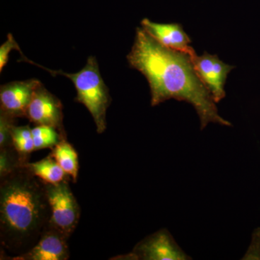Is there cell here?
<instances>
[{
    "mask_svg": "<svg viewBox=\"0 0 260 260\" xmlns=\"http://www.w3.org/2000/svg\"><path fill=\"white\" fill-rule=\"evenodd\" d=\"M126 59L129 66L148 80L152 107L175 99L194 108L201 130L210 123L232 126L219 114L216 103L197 73L189 54L164 47L141 27L137 28Z\"/></svg>",
    "mask_w": 260,
    "mask_h": 260,
    "instance_id": "6da1fadb",
    "label": "cell"
},
{
    "mask_svg": "<svg viewBox=\"0 0 260 260\" xmlns=\"http://www.w3.org/2000/svg\"><path fill=\"white\" fill-rule=\"evenodd\" d=\"M1 179L2 246L19 255L35 246L50 226L51 210L45 183L29 172L25 165Z\"/></svg>",
    "mask_w": 260,
    "mask_h": 260,
    "instance_id": "7a4b0ae2",
    "label": "cell"
},
{
    "mask_svg": "<svg viewBox=\"0 0 260 260\" xmlns=\"http://www.w3.org/2000/svg\"><path fill=\"white\" fill-rule=\"evenodd\" d=\"M21 60L37 65L47 70L53 76L64 75L74 83L77 90L76 102L83 104L93 116L98 133L102 134L107 129V112L111 103L109 88L103 80L95 56H90L83 69L76 73H66L61 70H51L28 60L22 55Z\"/></svg>",
    "mask_w": 260,
    "mask_h": 260,
    "instance_id": "3957f363",
    "label": "cell"
},
{
    "mask_svg": "<svg viewBox=\"0 0 260 260\" xmlns=\"http://www.w3.org/2000/svg\"><path fill=\"white\" fill-rule=\"evenodd\" d=\"M51 210L50 225L69 239L79 223L80 209L68 181L45 184Z\"/></svg>",
    "mask_w": 260,
    "mask_h": 260,
    "instance_id": "277c9868",
    "label": "cell"
},
{
    "mask_svg": "<svg viewBox=\"0 0 260 260\" xmlns=\"http://www.w3.org/2000/svg\"><path fill=\"white\" fill-rule=\"evenodd\" d=\"M129 257L143 260L191 259L166 229L154 233L138 243Z\"/></svg>",
    "mask_w": 260,
    "mask_h": 260,
    "instance_id": "5b68a950",
    "label": "cell"
},
{
    "mask_svg": "<svg viewBox=\"0 0 260 260\" xmlns=\"http://www.w3.org/2000/svg\"><path fill=\"white\" fill-rule=\"evenodd\" d=\"M25 117L38 125L55 128L64 138L62 104L57 97L45 88L43 84L34 92Z\"/></svg>",
    "mask_w": 260,
    "mask_h": 260,
    "instance_id": "8992f818",
    "label": "cell"
},
{
    "mask_svg": "<svg viewBox=\"0 0 260 260\" xmlns=\"http://www.w3.org/2000/svg\"><path fill=\"white\" fill-rule=\"evenodd\" d=\"M193 65L200 79L209 90L214 102L218 104L225 97V84L228 75L235 67L225 64L216 54L205 51L202 56H191Z\"/></svg>",
    "mask_w": 260,
    "mask_h": 260,
    "instance_id": "52a82bcc",
    "label": "cell"
},
{
    "mask_svg": "<svg viewBox=\"0 0 260 260\" xmlns=\"http://www.w3.org/2000/svg\"><path fill=\"white\" fill-rule=\"evenodd\" d=\"M42 84L39 80L30 79L11 82L1 85V112L15 119L25 116L34 92Z\"/></svg>",
    "mask_w": 260,
    "mask_h": 260,
    "instance_id": "ba28073f",
    "label": "cell"
},
{
    "mask_svg": "<svg viewBox=\"0 0 260 260\" xmlns=\"http://www.w3.org/2000/svg\"><path fill=\"white\" fill-rule=\"evenodd\" d=\"M64 235L51 225L45 231L37 244L23 254L13 256L14 260H67L70 251Z\"/></svg>",
    "mask_w": 260,
    "mask_h": 260,
    "instance_id": "9c48e42d",
    "label": "cell"
},
{
    "mask_svg": "<svg viewBox=\"0 0 260 260\" xmlns=\"http://www.w3.org/2000/svg\"><path fill=\"white\" fill-rule=\"evenodd\" d=\"M141 25L145 31L164 47L186 53L191 56L197 54L190 46V38L184 31L181 24L157 23L145 18L142 20Z\"/></svg>",
    "mask_w": 260,
    "mask_h": 260,
    "instance_id": "30bf717a",
    "label": "cell"
},
{
    "mask_svg": "<svg viewBox=\"0 0 260 260\" xmlns=\"http://www.w3.org/2000/svg\"><path fill=\"white\" fill-rule=\"evenodd\" d=\"M25 167L29 172L45 184H59L66 180V177H68V174L51 155L39 161L26 162Z\"/></svg>",
    "mask_w": 260,
    "mask_h": 260,
    "instance_id": "8fae6325",
    "label": "cell"
},
{
    "mask_svg": "<svg viewBox=\"0 0 260 260\" xmlns=\"http://www.w3.org/2000/svg\"><path fill=\"white\" fill-rule=\"evenodd\" d=\"M64 172L76 182L79 174V159L73 145L62 139L53 149L51 154Z\"/></svg>",
    "mask_w": 260,
    "mask_h": 260,
    "instance_id": "7c38bea8",
    "label": "cell"
},
{
    "mask_svg": "<svg viewBox=\"0 0 260 260\" xmlns=\"http://www.w3.org/2000/svg\"><path fill=\"white\" fill-rule=\"evenodd\" d=\"M12 143L13 148L20 156V160L25 165L26 164V156L34 150V140L32 136V129L29 126H13L11 129Z\"/></svg>",
    "mask_w": 260,
    "mask_h": 260,
    "instance_id": "4fadbf2b",
    "label": "cell"
},
{
    "mask_svg": "<svg viewBox=\"0 0 260 260\" xmlns=\"http://www.w3.org/2000/svg\"><path fill=\"white\" fill-rule=\"evenodd\" d=\"M32 136L35 150L54 148L64 139L57 129L47 125H38L32 128Z\"/></svg>",
    "mask_w": 260,
    "mask_h": 260,
    "instance_id": "5bb4252c",
    "label": "cell"
},
{
    "mask_svg": "<svg viewBox=\"0 0 260 260\" xmlns=\"http://www.w3.org/2000/svg\"><path fill=\"white\" fill-rule=\"evenodd\" d=\"M14 121L15 118L1 112L0 114V149L13 146L11 129L14 126Z\"/></svg>",
    "mask_w": 260,
    "mask_h": 260,
    "instance_id": "9a60e30c",
    "label": "cell"
},
{
    "mask_svg": "<svg viewBox=\"0 0 260 260\" xmlns=\"http://www.w3.org/2000/svg\"><path fill=\"white\" fill-rule=\"evenodd\" d=\"M13 49L18 51H21L13 35L9 34L6 42L0 47V73L3 72L5 67L6 66L7 63L9 60L10 53Z\"/></svg>",
    "mask_w": 260,
    "mask_h": 260,
    "instance_id": "2e32d148",
    "label": "cell"
}]
</instances>
